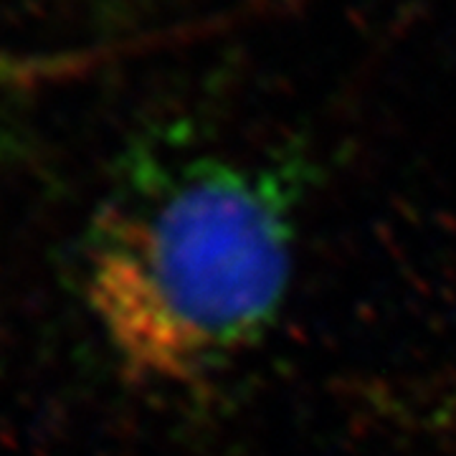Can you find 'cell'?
Here are the masks:
<instances>
[{"label": "cell", "mask_w": 456, "mask_h": 456, "mask_svg": "<svg viewBox=\"0 0 456 456\" xmlns=\"http://www.w3.org/2000/svg\"><path fill=\"white\" fill-rule=\"evenodd\" d=\"M292 256L287 173L211 155L147 163L94 221L84 294L132 375L191 383L269 332Z\"/></svg>", "instance_id": "cell-1"}]
</instances>
